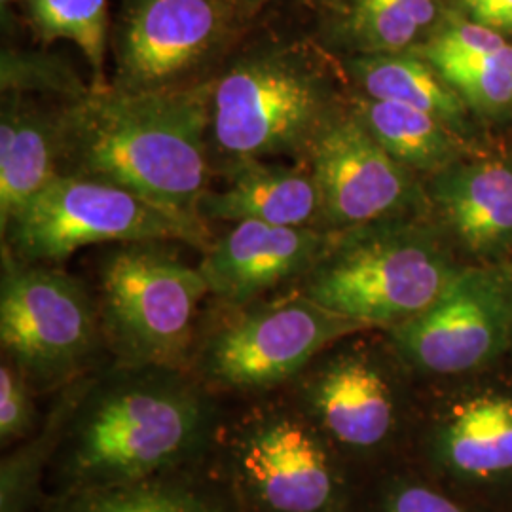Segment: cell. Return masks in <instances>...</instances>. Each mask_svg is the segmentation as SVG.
Returning <instances> with one entry per match:
<instances>
[{
	"instance_id": "obj_26",
	"label": "cell",
	"mask_w": 512,
	"mask_h": 512,
	"mask_svg": "<svg viewBox=\"0 0 512 512\" xmlns=\"http://www.w3.org/2000/svg\"><path fill=\"white\" fill-rule=\"evenodd\" d=\"M27 376L18 366L2 363L0 368V437L2 442L23 437L35 418V406Z\"/></svg>"
},
{
	"instance_id": "obj_6",
	"label": "cell",
	"mask_w": 512,
	"mask_h": 512,
	"mask_svg": "<svg viewBox=\"0 0 512 512\" xmlns=\"http://www.w3.org/2000/svg\"><path fill=\"white\" fill-rule=\"evenodd\" d=\"M245 0H120L109 82L126 92H165L215 78L251 21Z\"/></svg>"
},
{
	"instance_id": "obj_27",
	"label": "cell",
	"mask_w": 512,
	"mask_h": 512,
	"mask_svg": "<svg viewBox=\"0 0 512 512\" xmlns=\"http://www.w3.org/2000/svg\"><path fill=\"white\" fill-rule=\"evenodd\" d=\"M467 19L512 40V0H456Z\"/></svg>"
},
{
	"instance_id": "obj_9",
	"label": "cell",
	"mask_w": 512,
	"mask_h": 512,
	"mask_svg": "<svg viewBox=\"0 0 512 512\" xmlns=\"http://www.w3.org/2000/svg\"><path fill=\"white\" fill-rule=\"evenodd\" d=\"M408 363L431 374H465L512 342V264L465 266L416 317L391 329Z\"/></svg>"
},
{
	"instance_id": "obj_20",
	"label": "cell",
	"mask_w": 512,
	"mask_h": 512,
	"mask_svg": "<svg viewBox=\"0 0 512 512\" xmlns=\"http://www.w3.org/2000/svg\"><path fill=\"white\" fill-rule=\"evenodd\" d=\"M440 0H336L327 40L349 55L416 52L439 29Z\"/></svg>"
},
{
	"instance_id": "obj_15",
	"label": "cell",
	"mask_w": 512,
	"mask_h": 512,
	"mask_svg": "<svg viewBox=\"0 0 512 512\" xmlns=\"http://www.w3.org/2000/svg\"><path fill=\"white\" fill-rule=\"evenodd\" d=\"M418 54L456 90L476 120H512V40L471 19L442 21Z\"/></svg>"
},
{
	"instance_id": "obj_18",
	"label": "cell",
	"mask_w": 512,
	"mask_h": 512,
	"mask_svg": "<svg viewBox=\"0 0 512 512\" xmlns=\"http://www.w3.org/2000/svg\"><path fill=\"white\" fill-rule=\"evenodd\" d=\"M349 92L423 110L465 141L480 145V122L456 90L418 52L349 55L342 65Z\"/></svg>"
},
{
	"instance_id": "obj_12",
	"label": "cell",
	"mask_w": 512,
	"mask_h": 512,
	"mask_svg": "<svg viewBox=\"0 0 512 512\" xmlns=\"http://www.w3.org/2000/svg\"><path fill=\"white\" fill-rule=\"evenodd\" d=\"M332 238L334 232L315 226L236 222L202 251L198 268L211 296L230 308H243L287 281H302Z\"/></svg>"
},
{
	"instance_id": "obj_19",
	"label": "cell",
	"mask_w": 512,
	"mask_h": 512,
	"mask_svg": "<svg viewBox=\"0 0 512 512\" xmlns=\"http://www.w3.org/2000/svg\"><path fill=\"white\" fill-rule=\"evenodd\" d=\"M310 397L330 435L348 446H376L393 427L391 389L382 372L361 355H340L323 366Z\"/></svg>"
},
{
	"instance_id": "obj_22",
	"label": "cell",
	"mask_w": 512,
	"mask_h": 512,
	"mask_svg": "<svg viewBox=\"0 0 512 512\" xmlns=\"http://www.w3.org/2000/svg\"><path fill=\"white\" fill-rule=\"evenodd\" d=\"M442 452L461 475L512 471V399L480 395L459 404L442 435Z\"/></svg>"
},
{
	"instance_id": "obj_21",
	"label": "cell",
	"mask_w": 512,
	"mask_h": 512,
	"mask_svg": "<svg viewBox=\"0 0 512 512\" xmlns=\"http://www.w3.org/2000/svg\"><path fill=\"white\" fill-rule=\"evenodd\" d=\"M349 110L397 162L421 179L482 148L465 141L439 118L403 103L349 92Z\"/></svg>"
},
{
	"instance_id": "obj_14",
	"label": "cell",
	"mask_w": 512,
	"mask_h": 512,
	"mask_svg": "<svg viewBox=\"0 0 512 512\" xmlns=\"http://www.w3.org/2000/svg\"><path fill=\"white\" fill-rule=\"evenodd\" d=\"M241 471L275 512H321L334 494L329 458L298 421H268L243 440Z\"/></svg>"
},
{
	"instance_id": "obj_4",
	"label": "cell",
	"mask_w": 512,
	"mask_h": 512,
	"mask_svg": "<svg viewBox=\"0 0 512 512\" xmlns=\"http://www.w3.org/2000/svg\"><path fill=\"white\" fill-rule=\"evenodd\" d=\"M209 293L169 241L120 243L99 264V321L131 368L179 370L188 363L196 317Z\"/></svg>"
},
{
	"instance_id": "obj_30",
	"label": "cell",
	"mask_w": 512,
	"mask_h": 512,
	"mask_svg": "<svg viewBox=\"0 0 512 512\" xmlns=\"http://www.w3.org/2000/svg\"><path fill=\"white\" fill-rule=\"evenodd\" d=\"M253 10H256V8H260L262 4H266V2H272V0H245ZM300 2H315V0H300Z\"/></svg>"
},
{
	"instance_id": "obj_17",
	"label": "cell",
	"mask_w": 512,
	"mask_h": 512,
	"mask_svg": "<svg viewBox=\"0 0 512 512\" xmlns=\"http://www.w3.org/2000/svg\"><path fill=\"white\" fill-rule=\"evenodd\" d=\"M59 105L35 95L2 93L0 107V232L61 177Z\"/></svg>"
},
{
	"instance_id": "obj_10",
	"label": "cell",
	"mask_w": 512,
	"mask_h": 512,
	"mask_svg": "<svg viewBox=\"0 0 512 512\" xmlns=\"http://www.w3.org/2000/svg\"><path fill=\"white\" fill-rule=\"evenodd\" d=\"M203 348L209 378L241 389L281 384L332 342L365 327L325 310L306 294L247 304Z\"/></svg>"
},
{
	"instance_id": "obj_3",
	"label": "cell",
	"mask_w": 512,
	"mask_h": 512,
	"mask_svg": "<svg viewBox=\"0 0 512 512\" xmlns=\"http://www.w3.org/2000/svg\"><path fill=\"white\" fill-rule=\"evenodd\" d=\"M454 249L431 213L334 232L300 293L365 329L391 330L427 310L465 268Z\"/></svg>"
},
{
	"instance_id": "obj_1",
	"label": "cell",
	"mask_w": 512,
	"mask_h": 512,
	"mask_svg": "<svg viewBox=\"0 0 512 512\" xmlns=\"http://www.w3.org/2000/svg\"><path fill=\"white\" fill-rule=\"evenodd\" d=\"M213 80L181 90L126 92L110 82L59 105L61 175L116 184L188 224L209 228L202 203L211 160Z\"/></svg>"
},
{
	"instance_id": "obj_5",
	"label": "cell",
	"mask_w": 512,
	"mask_h": 512,
	"mask_svg": "<svg viewBox=\"0 0 512 512\" xmlns=\"http://www.w3.org/2000/svg\"><path fill=\"white\" fill-rule=\"evenodd\" d=\"M205 425L200 395L181 382L152 378L110 387L78 425L71 471L95 488L141 482L188 456Z\"/></svg>"
},
{
	"instance_id": "obj_25",
	"label": "cell",
	"mask_w": 512,
	"mask_h": 512,
	"mask_svg": "<svg viewBox=\"0 0 512 512\" xmlns=\"http://www.w3.org/2000/svg\"><path fill=\"white\" fill-rule=\"evenodd\" d=\"M67 512H220L200 497L171 486L120 484L99 488Z\"/></svg>"
},
{
	"instance_id": "obj_11",
	"label": "cell",
	"mask_w": 512,
	"mask_h": 512,
	"mask_svg": "<svg viewBox=\"0 0 512 512\" xmlns=\"http://www.w3.org/2000/svg\"><path fill=\"white\" fill-rule=\"evenodd\" d=\"M308 164L319 190V224L344 232L378 220L429 215L425 179L397 162L349 110L311 150Z\"/></svg>"
},
{
	"instance_id": "obj_8",
	"label": "cell",
	"mask_w": 512,
	"mask_h": 512,
	"mask_svg": "<svg viewBox=\"0 0 512 512\" xmlns=\"http://www.w3.org/2000/svg\"><path fill=\"white\" fill-rule=\"evenodd\" d=\"M0 342L27 378L69 376L97 346L99 310L86 285L54 264L21 260L2 247Z\"/></svg>"
},
{
	"instance_id": "obj_23",
	"label": "cell",
	"mask_w": 512,
	"mask_h": 512,
	"mask_svg": "<svg viewBox=\"0 0 512 512\" xmlns=\"http://www.w3.org/2000/svg\"><path fill=\"white\" fill-rule=\"evenodd\" d=\"M21 8L37 40L73 42L92 71V86L109 82V0H21Z\"/></svg>"
},
{
	"instance_id": "obj_2",
	"label": "cell",
	"mask_w": 512,
	"mask_h": 512,
	"mask_svg": "<svg viewBox=\"0 0 512 512\" xmlns=\"http://www.w3.org/2000/svg\"><path fill=\"white\" fill-rule=\"evenodd\" d=\"M349 88L329 57L298 40H264L228 57L213 78L209 147L215 175L256 160L308 162L348 110Z\"/></svg>"
},
{
	"instance_id": "obj_7",
	"label": "cell",
	"mask_w": 512,
	"mask_h": 512,
	"mask_svg": "<svg viewBox=\"0 0 512 512\" xmlns=\"http://www.w3.org/2000/svg\"><path fill=\"white\" fill-rule=\"evenodd\" d=\"M2 247L40 264H57L90 245L169 241L205 251L211 228L169 215L122 186L61 175L0 232Z\"/></svg>"
},
{
	"instance_id": "obj_13",
	"label": "cell",
	"mask_w": 512,
	"mask_h": 512,
	"mask_svg": "<svg viewBox=\"0 0 512 512\" xmlns=\"http://www.w3.org/2000/svg\"><path fill=\"white\" fill-rule=\"evenodd\" d=\"M431 215L480 264L512 253V158L478 148L425 179Z\"/></svg>"
},
{
	"instance_id": "obj_28",
	"label": "cell",
	"mask_w": 512,
	"mask_h": 512,
	"mask_svg": "<svg viewBox=\"0 0 512 512\" xmlns=\"http://www.w3.org/2000/svg\"><path fill=\"white\" fill-rule=\"evenodd\" d=\"M387 512H465L448 497L423 486L401 488L391 497Z\"/></svg>"
},
{
	"instance_id": "obj_29",
	"label": "cell",
	"mask_w": 512,
	"mask_h": 512,
	"mask_svg": "<svg viewBox=\"0 0 512 512\" xmlns=\"http://www.w3.org/2000/svg\"><path fill=\"white\" fill-rule=\"evenodd\" d=\"M16 2L18 0H0V21H2L4 33H8V35H12L16 25H18L16 23V12H14Z\"/></svg>"
},
{
	"instance_id": "obj_16",
	"label": "cell",
	"mask_w": 512,
	"mask_h": 512,
	"mask_svg": "<svg viewBox=\"0 0 512 512\" xmlns=\"http://www.w3.org/2000/svg\"><path fill=\"white\" fill-rule=\"evenodd\" d=\"M224 188L213 190L202 203L205 222H264L274 226L319 224V190L308 162L256 160L220 175Z\"/></svg>"
},
{
	"instance_id": "obj_24",
	"label": "cell",
	"mask_w": 512,
	"mask_h": 512,
	"mask_svg": "<svg viewBox=\"0 0 512 512\" xmlns=\"http://www.w3.org/2000/svg\"><path fill=\"white\" fill-rule=\"evenodd\" d=\"M90 86L61 55L19 48H4L0 55L2 93L44 95L57 99V103H67L82 97Z\"/></svg>"
}]
</instances>
